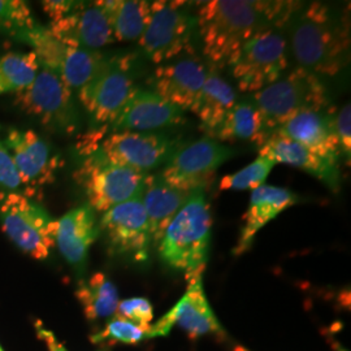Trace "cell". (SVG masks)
Here are the masks:
<instances>
[{
  "label": "cell",
  "instance_id": "cell-1",
  "mask_svg": "<svg viewBox=\"0 0 351 351\" xmlns=\"http://www.w3.org/2000/svg\"><path fill=\"white\" fill-rule=\"evenodd\" d=\"M297 3L213 0L195 17L204 56L219 66L230 65L243 45L265 29L284 26Z\"/></svg>",
  "mask_w": 351,
  "mask_h": 351
},
{
  "label": "cell",
  "instance_id": "cell-2",
  "mask_svg": "<svg viewBox=\"0 0 351 351\" xmlns=\"http://www.w3.org/2000/svg\"><path fill=\"white\" fill-rule=\"evenodd\" d=\"M285 26L297 68L320 77L337 75L345 66L349 27L336 8L320 1L297 4Z\"/></svg>",
  "mask_w": 351,
  "mask_h": 351
},
{
  "label": "cell",
  "instance_id": "cell-3",
  "mask_svg": "<svg viewBox=\"0 0 351 351\" xmlns=\"http://www.w3.org/2000/svg\"><path fill=\"white\" fill-rule=\"evenodd\" d=\"M211 228L213 216L204 191H195L159 239L160 259L169 268L184 272L188 281L202 276L208 261Z\"/></svg>",
  "mask_w": 351,
  "mask_h": 351
},
{
  "label": "cell",
  "instance_id": "cell-4",
  "mask_svg": "<svg viewBox=\"0 0 351 351\" xmlns=\"http://www.w3.org/2000/svg\"><path fill=\"white\" fill-rule=\"evenodd\" d=\"M77 149L84 156H94L149 173L168 160L173 152V142L167 134L158 132L117 130L99 138L84 136L78 141Z\"/></svg>",
  "mask_w": 351,
  "mask_h": 351
},
{
  "label": "cell",
  "instance_id": "cell-5",
  "mask_svg": "<svg viewBox=\"0 0 351 351\" xmlns=\"http://www.w3.org/2000/svg\"><path fill=\"white\" fill-rule=\"evenodd\" d=\"M133 58H108L95 77L78 90V98L86 110L91 132L104 133L121 112L132 93L136 90Z\"/></svg>",
  "mask_w": 351,
  "mask_h": 351
},
{
  "label": "cell",
  "instance_id": "cell-6",
  "mask_svg": "<svg viewBox=\"0 0 351 351\" xmlns=\"http://www.w3.org/2000/svg\"><path fill=\"white\" fill-rule=\"evenodd\" d=\"M281 27L274 26L254 36L230 64L241 91L255 94L274 84L288 69V38Z\"/></svg>",
  "mask_w": 351,
  "mask_h": 351
},
{
  "label": "cell",
  "instance_id": "cell-7",
  "mask_svg": "<svg viewBox=\"0 0 351 351\" xmlns=\"http://www.w3.org/2000/svg\"><path fill=\"white\" fill-rule=\"evenodd\" d=\"M261 112L272 132L289 119L307 110L326 108V85L319 75L295 68L274 84L254 94Z\"/></svg>",
  "mask_w": 351,
  "mask_h": 351
},
{
  "label": "cell",
  "instance_id": "cell-8",
  "mask_svg": "<svg viewBox=\"0 0 351 351\" xmlns=\"http://www.w3.org/2000/svg\"><path fill=\"white\" fill-rule=\"evenodd\" d=\"M0 221L8 239L34 259H46L55 246L56 220L25 194L0 191Z\"/></svg>",
  "mask_w": 351,
  "mask_h": 351
},
{
  "label": "cell",
  "instance_id": "cell-9",
  "mask_svg": "<svg viewBox=\"0 0 351 351\" xmlns=\"http://www.w3.org/2000/svg\"><path fill=\"white\" fill-rule=\"evenodd\" d=\"M147 176L128 167L85 156L75 177L85 190L88 206L95 213H104L120 203L141 197Z\"/></svg>",
  "mask_w": 351,
  "mask_h": 351
},
{
  "label": "cell",
  "instance_id": "cell-10",
  "mask_svg": "<svg viewBox=\"0 0 351 351\" xmlns=\"http://www.w3.org/2000/svg\"><path fill=\"white\" fill-rule=\"evenodd\" d=\"M185 4L154 1L150 24L139 38L141 49L152 63L171 62L189 50L197 20L190 16Z\"/></svg>",
  "mask_w": 351,
  "mask_h": 351
},
{
  "label": "cell",
  "instance_id": "cell-11",
  "mask_svg": "<svg viewBox=\"0 0 351 351\" xmlns=\"http://www.w3.org/2000/svg\"><path fill=\"white\" fill-rule=\"evenodd\" d=\"M236 155L230 146L213 138H202L173 151L160 177L184 191H199L213 182L216 171Z\"/></svg>",
  "mask_w": 351,
  "mask_h": 351
},
{
  "label": "cell",
  "instance_id": "cell-12",
  "mask_svg": "<svg viewBox=\"0 0 351 351\" xmlns=\"http://www.w3.org/2000/svg\"><path fill=\"white\" fill-rule=\"evenodd\" d=\"M16 104L53 130L72 133L78 125L72 88L50 69L39 68L34 81L16 94Z\"/></svg>",
  "mask_w": 351,
  "mask_h": 351
},
{
  "label": "cell",
  "instance_id": "cell-13",
  "mask_svg": "<svg viewBox=\"0 0 351 351\" xmlns=\"http://www.w3.org/2000/svg\"><path fill=\"white\" fill-rule=\"evenodd\" d=\"M99 230L104 233L114 254L125 255L136 262L147 259L152 237L141 197L120 203L103 213Z\"/></svg>",
  "mask_w": 351,
  "mask_h": 351
},
{
  "label": "cell",
  "instance_id": "cell-14",
  "mask_svg": "<svg viewBox=\"0 0 351 351\" xmlns=\"http://www.w3.org/2000/svg\"><path fill=\"white\" fill-rule=\"evenodd\" d=\"M4 146L11 151L23 186H25L26 197H38L46 185L53 182L60 159L36 132L12 129L5 137Z\"/></svg>",
  "mask_w": 351,
  "mask_h": 351
},
{
  "label": "cell",
  "instance_id": "cell-15",
  "mask_svg": "<svg viewBox=\"0 0 351 351\" xmlns=\"http://www.w3.org/2000/svg\"><path fill=\"white\" fill-rule=\"evenodd\" d=\"M51 33L65 45L98 51L112 43V23L106 1L84 3L58 21L51 23Z\"/></svg>",
  "mask_w": 351,
  "mask_h": 351
},
{
  "label": "cell",
  "instance_id": "cell-16",
  "mask_svg": "<svg viewBox=\"0 0 351 351\" xmlns=\"http://www.w3.org/2000/svg\"><path fill=\"white\" fill-rule=\"evenodd\" d=\"M175 326H181L191 337L223 332L207 301L202 276L189 280L188 289L182 298L158 323L151 326L149 339L167 336Z\"/></svg>",
  "mask_w": 351,
  "mask_h": 351
},
{
  "label": "cell",
  "instance_id": "cell-17",
  "mask_svg": "<svg viewBox=\"0 0 351 351\" xmlns=\"http://www.w3.org/2000/svg\"><path fill=\"white\" fill-rule=\"evenodd\" d=\"M207 73L206 66L198 59H173L155 69L151 77V88L180 111H191Z\"/></svg>",
  "mask_w": 351,
  "mask_h": 351
},
{
  "label": "cell",
  "instance_id": "cell-18",
  "mask_svg": "<svg viewBox=\"0 0 351 351\" xmlns=\"http://www.w3.org/2000/svg\"><path fill=\"white\" fill-rule=\"evenodd\" d=\"M184 112L152 90L136 88L111 125V132H156L182 124Z\"/></svg>",
  "mask_w": 351,
  "mask_h": 351
},
{
  "label": "cell",
  "instance_id": "cell-19",
  "mask_svg": "<svg viewBox=\"0 0 351 351\" xmlns=\"http://www.w3.org/2000/svg\"><path fill=\"white\" fill-rule=\"evenodd\" d=\"M335 120L326 108L307 110L293 116L276 130L326 162L339 165L341 147Z\"/></svg>",
  "mask_w": 351,
  "mask_h": 351
},
{
  "label": "cell",
  "instance_id": "cell-20",
  "mask_svg": "<svg viewBox=\"0 0 351 351\" xmlns=\"http://www.w3.org/2000/svg\"><path fill=\"white\" fill-rule=\"evenodd\" d=\"M259 155L268 158L275 164H287L302 169L323 181L328 188L336 193L339 190L341 175L339 165L326 162L313 151L303 147L277 130L261 146Z\"/></svg>",
  "mask_w": 351,
  "mask_h": 351
},
{
  "label": "cell",
  "instance_id": "cell-21",
  "mask_svg": "<svg viewBox=\"0 0 351 351\" xmlns=\"http://www.w3.org/2000/svg\"><path fill=\"white\" fill-rule=\"evenodd\" d=\"M99 232L95 211L88 204H84L56 220L55 245L68 263L82 268Z\"/></svg>",
  "mask_w": 351,
  "mask_h": 351
},
{
  "label": "cell",
  "instance_id": "cell-22",
  "mask_svg": "<svg viewBox=\"0 0 351 351\" xmlns=\"http://www.w3.org/2000/svg\"><path fill=\"white\" fill-rule=\"evenodd\" d=\"M298 202L300 197L289 189L263 185L252 190L249 208L243 216L245 226L234 252L241 255L249 250L256 233L263 226Z\"/></svg>",
  "mask_w": 351,
  "mask_h": 351
},
{
  "label": "cell",
  "instance_id": "cell-23",
  "mask_svg": "<svg viewBox=\"0 0 351 351\" xmlns=\"http://www.w3.org/2000/svg\"><path fill=\"white\" fill-rule=\"evenodd\" d=\"M195 193V191H194ZM193 193L168 185L159 175L147 176L141 194V201L150 223L152 242L158 245L164 230L184 207Z\"/></svg>",
  "mask_w": 351,
  "mask_h": 351
},
{
  "label": "cell",
  "instance_id": "cell-24",
  "mask_svg": "<svg viewBox=\"0 0 351 351\" xmlns=\"http://www.w3.org/2000/svg\"><path fill=\"white\" fill-rule=\"evenodd\" d=\"M272 133L254 99L237 101L226 113L224 121L213 134V139L226 142L249 141L262 146Z\"/></svg>",
  "mask_w": 351,
  "mask_h": 351
},
{
  "label": "cell",
  "instance_id": "cell-25",
  "mask_svg": "<svg viewBox=\"0 0 351 351\" xmlns=\"http://www.w3.org/2000/svg\"><path fill=\"white\" fill-rule=\"evenodd\" d=\"M236 101L237 93L226 80L216 73H207L191 112L197 114L202 128L213 137Z\"/></svg>",
  "mask_w": 351,
  "mask_h": 351
},
{
  "label": "cell",
  "instance_id": "cell-26",
  "mask_svg": "<svg viewBox=\"0 0 351 351\" xmlns=\"http://www.w3.org/2000/svg\"><path fill=\"white\" fill-rule=\"evenodd\" d=\"M113 37L120 42L139 40L150 24L154 1L107 0Z\"/></svg>",
  "mask_w": 351,
  "mask_h": 351
},
{
  "label": "cell",
  "instance_id": "cell-27",
  "mask_svg": "<svg viewBox=\"0 0 351 351\" xmlns=\"http://www.w3.org/2000/svg\"><path fill=\"white\" fill-rule=\"evenodd\" d=\"M107 59L99 51L65 45L56 75H60L68 88L80 90L95 77Z\"/></svg>",
  "mask_w": 351,
  "mask_h": 351
},
{
  "label": "cell",
  "instance_id": "cell-28",
  "mask_svg": "<svg viewBox=\"0 0 351 351\" xmlns=\"http://www.w3.org/2000/svg\"><path fill=\"white\" fill-rule=\"evenodd\" d=\"M75 297L88 320L111 317L119 306L117 289L103 274H95L88 281H82L75 290Z\"/></svg>",
  "mask_w": 351,
  "mask_h": 351
},
{
  "label": "cell",
  "instance_id": "cell-29",
  "mask_svg": "<svg viewBox=\"0 0 351 351\" xmlns=\"http://www.w3.org/2000/svg\"><path fill=\"white\" fill-rule=\"evenodd\" d=\"M39 68L34 52H10L0 56V95L25 90L34 81Z\"/></svg>",
  "mask_w": 351,
  "mask_h": 351
},
{
  "label": "cell",
  "instance_id": "cell-30",
  "mask_svg": "<svg viewBox=\"0 0 351 351\" xmlns=\"http://www.w3.org/2000/svg\"><path fill=\"white\" fill-rule=\"evenodd\" d=\"M276 164L268 158L259 155L252 163L246 165L245 168L239 169V172L233 175H228L221 178L219 189L220 190H255L265 185V180L271 173Z\"/></svg>",
  "mask_w": 351,
  "mask_h": 351
},
{
  "label": "cell",
  "instance_id": "cell-31",
  "mask_svg": "<svg viewBox=\"0 0 351 351\" xmlns=\"http://www.w3.org/2000/svg\"><path fill=\"white\" fill-rule=\"evenodd\" d=\"M150 329L136 326L120 316H114L107 323L104 329L93 336L95 343H138L143 339H149Z\"/></svg>",
  "mask_w": 351,
  "mask_h": 351
},
{
  "label": "cell",
  "instance_id": "cell-32",
  "mask_svg": "<svg viewBox=\"0 0 351 351\" xmlns=\"http://www.w3.org/2000/svg\"><path fill=\"white\" fill-rule=\"evenodd\" d=\"M0 24L13 36L36 26L27 4L20 0H0Z\"/></svg>",
  "mask_w": 351,
  "mask_h": 351
},
{
  "label": "cell",
  "instance_id": "cell-33",
  "mask_svg": "<svg viewBox=\"0 0 351 351\" xmlns=\"http://www.w3.org/2000/svg\"><path fill=\"white\" fill-rule=\"evenodd\" d=\"M114 315L145 329H150L154 319L152 306L146 298H130L119 302Z\"/></svg>",
  "mask_w": 351,
  "mask_h": 351
},
{
  "label": "cell",
  "instance_id": "cell-34",
  "mask_svg": "<svg viewBox=\"0 0 351 351\" xmlns=\"http://www.w3.org/2000/svg\"><path fill=\"white\" fill-rule=\"evenodd\" d=\"M0 188L5 193H17L23 188V180L19 173V169L13 162L11 152L7 150L4 143L0 142Z\"/></svg>",
  "mask_w": 351,
  "mask_h": 351
},
{
  "label": "cell",
  "instance_id": "cell-35",
  "mask_svg": "<svg viewBox=\"0 0 351 351\" xmlns=\"http://www.w3.org/2000/svg\"><path fill=\"white\" fill-rule=\"evenodd\" d=\"M336 121V130L339 136V147L341 154L348 156V160H350L351 156V110L350 103L342 107L339 111Z\"/></svg>",
  "mask_w": 351,
  "mask_h": 351
},
{
  "label": "cell",
  "instance_id": "cell-36",
  "mask_svg": "<svg viewBox=\"0 0 351 351\" xmlns=\"http://www.w3.org/2000/svg\"><path fill=\"white\" fill-rule=\"evenodd\" d=\"M80 1H65V0H50V1H43V10L50 17L51 23L60 20L68 13L72 12L75 7L78 5Z\"/></svg>",
  "mask_w": 351,
  "mask_h": 351
},
{
  "label": "cell",
  "instance_id": "cell-37",
  "mask_svg": "<svg viewBox=\"0 0 351 351\" xmlns=\"http://www.w3.org/2000/svg\"><path fill=\"white\" fill-rule=\"evenodd\" d=\"M36 328H37V333L38 336H39V339H42L46 342L49 351H68L64 348L63 345L56 339V337L53 336V333L50 332L49 329L43 328V326H42L39 322H38Z\"/></svg>",
  "mask_w": 351,
  "mask_h": 351
},
{
  "label": "cell",
  "instance_id": "cell-38",
  "mask_svg": "<svg viewBox=\"0 0 351 351\" xmlns=\"http://www.w3.org/2000/svg\"><path fill=\"white\" fill-rule=\"evenodd\" d=\"M337 351H346V349H343V348H341V346L337 345Z\"/></svg>",
  "mask_w": 351,
  "mask_h": 351
},
{
  "label": "cell",
  "instance_id": "cell-39",
  "mask_svg": "<svg viewBox=\"0 0 351 351\" xmlns=\"http://www.w3.org/2000/svg\"><path fill=\"white\" fill-rule=\"evenodd\" d=\"M236 351H247V350H246V349H242V348H237V349H236Z\"/></svg>",
  "mask_w": 351,
  "mask_h": 351
},
{
  "label": "cell",
  "instance_id": "cell-40",
  "mask_svg": "<svg viewBox=\"0 0 351 351\" xmlns=\"http://www.w3.org/2000/svg\"><path fill=\"white\" fill-rule=\"evenodd\" d=\"M0 32H4V27H3V25L0 24Z\"/></svg>",
  "mask_w": 351,
  "mask_h": 351
},
{
  "label": "cell",
  "instance_id": "cell-41",
  "mask_svg": "<svg viewBox=\"0 0 351 351\" xmlns=\"http://www.w3.org/2000/svg\"><path fill=\"white\" fill-rule=\"evenodd\" d=\"M0 351H4L3 349H1V346H0Z\"/></svg>",
  "mask_w": 351,
  "mask_h": 351
}]
</instances>
